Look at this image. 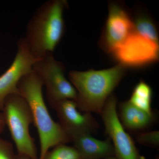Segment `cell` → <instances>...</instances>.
I'll return each mask as SVG.
<instances>
[{
    "instance_id": "cell-10",
    "label": "cell",
    "mask_w": 159,
    "mask_h": 159,
    "mask_svg": "<svg viewBox=\"0 0 159 159\" xmlns=\"http://www.w3.org/2000/svg\"><path fill=\"white\" fill-rule=\"evenodd\" d=\"M134 22L121 6L112 3L102 37V45L110 53L119 47L134 31Z\"/></svg>"
},
{
    "instance_id": "cell-14",
    "label": "cell",
    "mask_w": 159,
    "mask_h": 159,
    "mask_svg": "<svg viewBox=\"0 0 159 159\" xmlns=\"http://www.w3.org/2000/svg\"><path fill=\"white\" fill-rule=\"evenodd\" d=\"M134 31L143 37L159 44L158 35L156 27L148 16L140 15L134 22Z\"/></svg>"
},
{
    "instance_id": "cell-12",
    "label": "cell",
    "mask_w": 159,
    "mask_h": 159,
    "mask_svg": "<svg viewBox=\"0 0 159 159\" xmlns=\"http://www.w3.org/2000/svg\"><path fill=\"white\" fill-rule=\"evenodd\" d=\"M118 116L124 129L134 132L143 131L156 120L153 113H147L134 106L129 100L120 102Z\"/></svg>"
},
{
    "instance_id": "cell-3",
    "label": "cell",
    "mask_w": 159,
    "mask_h": 159,
    "mask_svg": "<svg viewBox=\"0 0 159 159\" xmlns=\"http://www.w3.org/2000/svg\"><path fill=\"white\" fill-rule=\"evenodd\" d=\"M125 72L126 67L120 64L101 70L70 71L69 79L77 91L74 101L80 110L100 114Z\"/></svg>"
},
{
    "instance_id": "cell-17",
    "label": "cell",
    "mask_w": 159,
    "mask_h": 159,
    "mask_svg": "<svg viewBox=\"0 0 159 159\" xmlns=\"http://www.w3.org/2000/svg\"><path fill=\"white\" fill-rule=\"evenodd\" d=\"M0 159H16L12 143L0 137Z\"/></svg>"
},
{
    "instance_id": "cell-2",
    "label": "cell",
    "mask_w": 159,
    "mask_h": 159,
    "mask_svg": "<svg viewBox=\"0 0 159 159\" xmlns=\"http://www.w3.org/2000/svg\"><path fill=\"white\" fill-rule=\"evenodd\" d=\"M43 87L42 80L33 70L23 76L18 84L19 93L29 104L38 133L40 145L39 159H43L50 148L71 142L70 137L49 113L43 96Z\"/></svg>"
},
{
    "instance_id": "cell-7",
    "label": "cell",
    "mask_w": 159,
    "mask_h": 159,
    "mask_svg": "<svg viewBox=\"0 0 159 159\" xmlns=\"http://www.w3.org/2000/svg\"><path fill=\"white\" fill-rule=\"evenodd\" d=\"M125 67H138L155 62L159 57V44L134 31L112 53Z\"/></svg>"
},
{
    "instance_id": "cell-15",
    "label": "cell",
    "mask_w": 159,
    "mask_h": 159,
    "mask_svg": "<svg viewBox=\"0 0 159 159\" xmlns=\"http://www.w3.org/2000/svg\"><path fill=\"white\" fill-rule=\"evenodd\" d=\"M43 159H81L79 152L74 147L61 144L48 152Z\"/></svg>"
},
{
    "instance_id": "cell-13",
    "label": "cell",
    "mask_w": 159,
    "mask_h": 159,
    "mask_svg": "<svg viewBox=\"0 0 159 159\" xmlns=\"http://www.w3.org/2000/svg\"><path fill=\"white\" fill-rule=\"evenodd\" d=\"M152 92L151 88L141 81L134 89L129 101L137 108L148 114L152 113L151 107Z\"/></svg>"
},
{
    "instance_id": "cell-18",
    "label": "cell",
    "mask_w": 159,
    "mask_h": 159,
    "mask_svg": "<svg viewBox=\"0 0 159 159\" xmlns=\"http://www.w3.org/2000/svg\"><path fill=\"white\" fill-rule=\"evenodd\" d=\"M6 125L2 112H0V134L2 133L6 128Z\"/></svg>"
},
{
    "instance_id": "cell-8",
    "label": "cell",
    "mask_w": 159,
    "mask_h": 159,
    "mask_svg": "<svg viewBox=\"0 0 159 159\" xmlns=\"http://www.w3.org/2000/svg\"><path fill=\"white\" fill-rule=\"evenodd\" d=\"M39 59L32 54L24 38L17 43V52L12 63L0 76V111L9 95L19 93L18 84L23 76L33 71L34 63Z\"/></svg>"
},
{
    "instance_id": "cell-9",
    "label": "cell",
    "mask_w": 159,
    "mask_h": 159,
    "mask_svg": "<svg viewBox=\"0 0 159 159\" xmlns=\"http://www.w3.org/2000/svg\"><path fill=\"white\" fill-rule=\"evenodd\" d=\"M59 119V124L70 137L97 132L99 125L91 113L80 110L74 100L65 99L53 107Z\"/></svg>"
},
{
    "instance_id": "cell-19",
    "label": "cell",
    "mask_w": 159,
    "mask_h": 159,
    "mask_svg": "<svg viewBox=\"0 0 159 159\" xmlns=\"http://www.w3.org/2000/svg\"><path fill=\"white\" fill-rule=\"evenodd\" d=\"M16 159H31L29 157L24 155H16Z\"/></svg>"
},
{
    "instance_id": "cell-1",
    "label": "cell",
    "mask_w": 159,
    "mask_h": 159,
    "mask_svg": "<svg viewBox=\"0 0 159 159\" xmlns=\"http://www.w3.org/2000/svg\"><path fill=\"white\" fill-rule=\"evenodd\" d=\"M65 0H49L42 4L29 20L24 37L35 57L41 59L53 54L65 32Z\"/></svg>"
},
{
    "instance_id": "cell-11",
    "label": "cell",
    "mask_w": 159,
    "mask_h": 159,
    "mask_svg": "<svg viewBox=\"0 0 159 159\" xmlns=\"http://www.w3.org/2000/svg\"><path fill=\"white\" fill-rule=\"evenodd\" d=\"M71 142L81 159H105L115 156L113 146L109 137L100 140L92 134H84L73 137Z\"/></svg>"
},
{
    "instance_id": "cell-5",
    "label": "cell",
    "mask_w": 159,
    "mask_h": 159,
    "mask_svg": "<svg viewBox=\"0 0 159 159\" xmlns=\"http://www.w3.org/2000/svg\"><path fill=\"white\" fill-rule=\"evenodd\" d=\"M32 69L45 86L47 99L52 108L60 101L76 99L77 91L66 78L64 66L54 58L53 54H48L34 63Z\"/></svg>"
},
{
    "instance_id": "cell-20",
    "label": "cell",
    "mask_w": 159,
    "mask_h": 159,
    "mask_svg": "<svg viewBox=\"0 0 159 159\" xmlns=\"http://www.w3.org/2000/svg\"><path fill=\"white\" fill-rule=\"evenodd\" d=\"M105 159H117L116 158V157L114 156V157H110L107 158Z\"/></svg>"
},
{
    "instance_id": "cell-6",
    "label": "cell",
    "mask_w": 159,
    "mask_h": 159,
    "mask_svg": "<svg viewBox=\"0 0 159 159\" xmlns=\"http://www.w3.org/2000/svg\"><path fill=\"white\" fill-rule=\"evenodd\" d=\"M117 102L116 97L111 94L100 114L106 133L113 146L115 157L117 159H145L120 122L117 111Z\"/></svg>"
},
{
    "instance_id": "cell-16",
    "label": "cell",
    "mask_w": 159,
    "mask_h": 159,
    "mask_svg": "<svg viewBox=\"0 0 159 159\" xmlns=\"http://www.w3.org/2000/svg\"><path fill=\"white\" fill-rule=\"evenodd\" d=\"M136 140L140 145L154 148H159V131L140 132L136 137Z\"/></svg>"
},
{
    "instance_id": "cell-4",
    "label": "cell",
    "mask_w": 159,
    "mask_h": 159,
    "mask_svg": "<svg viewBox=\"0 0 159 159\" xmlns=\"http://www.w3.org/2000/svg\"><path fill=\"white\" fill-rule=\"evenodd\" d=\"M6 126L16 145L18 154L39 159L37 147L29 131L33 116L25 99L20 94L9 95L2 111Z\"/></svg>"
}]
</instances>
